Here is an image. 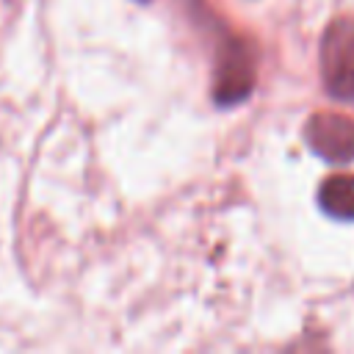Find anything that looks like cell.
I'll use <instances>...</instances> for the list:
<instances>
[{
    "instance_id": "2",
    "label": "cell",
    "mask_w": 354,
    "mask_h": 354,
    "mask_svg": "<svg viewBox=\"0 0 354 354\" xmlns=\"http://www.w3.org/2000/svg\"><path fill=\"white\" fill-rule=\"evenodd\" d=\"M307 144L329 163L354 160V122L343 113H315L304 127Z\"/></svg>"
},
{
    "instance_id": "4",
    "label": "cell",
    "mask_w": 354,
    "mask_h": 354,
    "mask_svg": "<svg viewBox=\"0 0 354 354\" xmlns=\"http://www.w3.org/2000/svg\"><path fill=\"white\" fill-rule=\"evenodd\" d=\"M249 64L243 61V55H232L224 64V75L218 80V100L221 102H235L249 91Z\"/></svg>"
},
{
    "instance_id": "1",
    "label": "cell",
    "mask_w": 354,
    "mask_h": 354,
    "mask_svg": "<svg viewBox=\"0 0 354 354\" xmlns=\"http://www.w3.org/2000/svg\"><path fill=\"white\" fill-rule=\"evenodd\" d=\"M321 72L332 97L354 100V22L337 19L326 28L321 44Z\"/></svg>"
},
{
    "instance_id": "3",
    "label": "cell",
    "mask_w": 354,
    "mask_h": 354,
    "mask_svg": "<svg viewBox=\"0 0 354 354\" xmlns=\"http://www.w3.org/2000/svg\"><path fill=\"white\" fill-rule=\"evenodd\" d=\"M321 207L343 221H354V174H335L318 191Z\"/></svg>"
}]
</instances>
